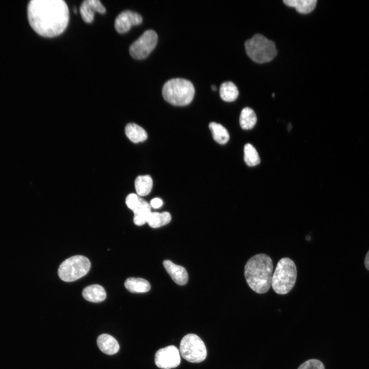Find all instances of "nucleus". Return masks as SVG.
<instances>
[{"label": "nucleus", "instance_id": "nucleus-1", "mask_svg": "<svg viewBox=\"0 0 369 369\" xmlns=\"http://www.w3.org/2000/svg\"><path fill=\"white\" fill-rule=\"evenodd\" d=\"M27 14L32 28L46 37L61 34L69 20L68 7L63 0H32L28 4Z\"/></svg>", "mask_w": 369, "mask_h": 369}, {"label": "nucleus", "instance_id": "nucleus-2", "mask_svg": "<svg viewBox=\"0 0 369 369\" xmlns=\"http://www.w3.org/2000/svg\"><path fill=\"white\" fill-rule=\"evenodd\" d=\"M273 264L271 257L265 254L254 255L244 267V276L250 288L258 294L266 293L272 284Z\"/></svg>", "mask_w": 369, "mask_h": 369}, {"label": "nucleus", "instance_id": "nucleus-3", "mask_svg": "<svg viewBox=\"0 0 369 369\" xmlns=\"http://www.w3.org/2000/svg\"><path fill=\"white\" fill-rule=\"evenodd\" d=\"M195 89L189 80L175 78L166 81L162 89L164 99L170 104L178 106L189 104L193 100Z\"/></svg>", "mask_w": 369, "mask_h": 369}, {"label": "nucleus", "instance_id": "nucleus-4", "mask_svg": "<svg viewBox=\"0 0 369 369\" xmlns=\"http://www.w3.org/2000/svg\"><path fill=\"white\" fill-rule=\"evenodd\" d=\"M296 278L297 269L295 263L289 258H283L277 263L271 285L275 293L280 295L286 294L294 287Z\"/></svg>", "mask_w": 369, "mask_h": 369}, {"label": "nucleus", "instance_id": "nucleus-5", "mask_svg": "<svg viewBox=\"0 0 369 369\" xmlns=\"http://www.w3.org/2000/svg\"><path fill=\"white\" fill-rule=\"evenodd\" d=\"M244 46L249 57L259 64L271 61L277 54L275 43L259 34H255L246 40Z\"/></svg>", "mask_w": 369, "mask_h": 369}, {"label": "nucleus", "instance_id": "nucleus-6", "mask_svg": "<svg viewBox=\"0 0 369 369\" xmlns=\"http://www.w3.org/2000/svg\"><path fill=\"white\" fill-rule=\"evenodd\" d=\"M90 267V261L87 257L76 255L67 258L61 263L58 274L62 280L72 282L86 275Z\"/></svg>", "mask_w": 369, "mask_h": 369}, {"label": "nucleus", "instance_id": "nucleus-7", "mask_svg": "<svg viewBox=\"0 0 369 369\" xmlns=\"http://www.w3.org/2000/svg\"><path fill=\"white\" fill-rule=\"evenodd\" d=\"M180 352L183 358L192 363L202 362L207 355L203 341L194 334H188L182 338Z\"/></svg>", "mask_w": 369, "mask_h": 369}, {"label": "nucleus", "instance_id": "nucleus-8", "mask_svg": "<svg viewBox=\"0 0 369 369\" xmlns=\"http://www.w3.org/2000/svg\"><path fill=\"white\" fill-rule=\"evenodd\" d=\"M157 39L158 36L154 30H146L130 46L131 56L137 59L145 58L155 47Z\"/></svg>", "mask_w": 369, "mask_h": 369}, {"label": "nucleus", "instance_id": "nucleus-9", "mask_svg": "<svg viewBox=\"0 0 369 369\" xmlns=\"http://www.w3.org/2000/svg\"><path fill=\"white\" fill-rule=\"evenodd\" d=\"M180 361L178 349L172 345L158 350L155 355V364L162 369L175 368L179 365Z\"/></svg>", "mask_w": 369, "mask_h": 369}, {"label": "nucleus", "instance_id": "nucleus-10", "mask_svg": "<svg viewBox=\"0 0 369 369\" xmlns=\"http://www.w3.org/2000/svg\"><path fill=\"white\" fill-rule=\"evenodd\" d=\"M142 17L138 13L129 10L119 13L115 18L114 27L118 33H125L129 31L133 26L140 24Z\"/></svg>", "mask_w": 369, "mask_h": 369}, {"label": "nucleus", "instance_id": "nucleus-11", "mask_svg": "<svg viewBox=\"0 0 369 369\" xmlns=\"http://www.w3.org/2000/svg\"><path fill=\"white\" fill-rule=\"evenodd\" d=\"M79 12L85 23H91L93 21L95 12L104 14L106 10L99 0H86L81 3Z\"/></svg>", "mask_w": 369, "mask_h": 369}, {"label": "nucleus", "instance_id": "nucleus-12", "mask_svg": "<svg viewBox=\"0 0 369 369\" xmlns=\"http://www.w3.org/2000/svg\"><path fill=\"white\" fill-rule=\"evenodd\" d=\"M163 265L173 281L179 285L185 284L188 280V274L184 268L174 264L169 260H165Z\"/></svg>", "mask_w": 369, "mask_h": 369}, {"label": "nucleus", "instance_id": "nucleus-13", "mask_svg": "<svg viewBox=\"0 0 369 369\" xmlns=\"http://www.w3.org/2000/svg\"><path fill=\"white\" fill-rule=\"evenodd\" d=\"M97 344L100 351L107 355H113L119 349V345L117 340L112 336L107 334H101L98 337Z\"/></svg>", "mask_w": 369, "mask_h": 369}, {"label": "nucleus", "instance_id": "nucleus-14", "mask_svg": "<svg viewBox=\"0 0 369 369\" xmlns=\"http://www.w3.org/2000/svg\"><path fill=\"white\" fill-rule=\"evenodd\" d=\"M82 295L86 300L95 303L101 302L106 298L104 288L97 284L86 287L83 291Z\"/></svg>", "mask_w": 369, "mask_h": 369}, {"label": "nucleus", "instance_id": "nucleus-15", "mask_svg": "<svg viewBox=\"0 0 369 369\" xmlns=\"http://www.w3.org/2000/svg\"><path fill=\"white\" fill-rule=\"evenodd\" d=\"M133 212L134 214L133 221L137 225H142L147 222L152 212L150 205L142 198H140L138 206Z\"/></svg>", "mask_w": 369, "mask_h": 369}, {"label": "nucleus", "instance_id": "nucleus-16", "mask_svg": "<svg viewBox=\"0 0 369 369\" xmlns=\"http://www.w3.org/2000/svg\"><path fill=\"white\" fill-rule=\"evenodd\" d=\"M127 137L133 142H142L147 138V133L140 126L134 124H127L125 129Z\"/></svg>", "mask_w": 369, "mask_h": 369}, {"label": "nucleus", "instance_id": "nucleus-17", "mask_svg": "<svg viewBox=\"0 0 369 369\" xmlns=\"http://www.w3.org/2000/svg\"><path fill=\"white\" fill-rule=\"evenodd\" d=\"M126 288L132 293H145L150 290L149 282L143 278L130 277L125 282Z\"/></svg>", "mask_w": 369, "mask_h": 369}, {"label": "nucleus", "instance_id": "nucleus-18", "mask_svg": "<svg viewBox=\"0 0 369 369\" xmlns=\"http://www.w3.org/2000/svg\"><path fill=\"white\" fill-rule=\"evenodd\" d=\"M283 2L288 6L295 8L298 12L306 14L314 9L317 0H284Z\"/></svg>", "mask_w": 369, "mask_h": 369}, {"label": "nucleus", "instance_id": "nucleus-19", "mask_svg": "<svg viewBox=\"0 0 369 369\" xmlns=\"http://www.w3.org/2000/svg\"><path fill=\"white\" fill-rule=\"evenodd\" d=\"M153 186V180L150 175H140L135 180V188L138 196H145L149 194Z\"/></svg>", "mask_w": 369, "mask_h": 369}, {"label": "nucleus", "instance_id": "nucleus-20", "mask_svg": "<svg viewBox=\"0 0 369 369\" xmlns=\"http://www.w3.org/2000/svg\"><path fill=\"white\" fill-rule=\"evenodd\" d=\"M221 98L224 101L231 102L238 97L239 92L236 86L232 81H225L221 84L219 89Z\"/></svg>", "mask_w": 369, "mask_h": 369}, {"label": "nucleus", "instance_id": "nucleus-21", "mask_svg": "<svg viewBox=\"0 0 369 369\" xmlns=\"http://www.w3.org/2000/svg\"><path fill=\"white\" fill-rule=\"evenodd\" d=\"M257 117L254 110L249 107L243 108L239 117L240 127L244 130L252 129L255 125Z\"/></svg>", "mask_w": 369, "mask_h": 369}, {"label": "nucleus", "instance_id": "nucleus-22", "mask_svg": "<svg viewBox=\"0 0 369 369\" xmlns=\"http://www.w3.org/2000/svg\"><path fill=\"white\" fill-rule=\"evenodd\" d=\"M209 129L214 139L220 144H226L229 139V134L227 130L221 125L212 122L209 124Z\"/></svg>", "mask_w": 369, "mask_h": 369}, {"label": "nucleus", "instance_id": "nucleus-23", "mask_svg": "<svg viewBox=\"0 0 369 369\" xmlns=\"http://www.w3.org/2000/svg\"><path fill=\"white\" fill-rule=\"evenodd\" d=\"M171 220V216L168 212H151L147 223L152 228H158L168 224Z\"/></svg>", "mask_w": 369, "mask_h": 369}, {"label": "nucleus", "instance_id": "nucleus-24", "mask_svg": "<svg viewBox=\"0 0 369 369\" xmlns=\"http://www.w3.org/2000/svg\"><path fill=\"white\" fill-rule=\"evenodd\" d=\"M244 160L246 164L250 167L255 166L260 162L257 151L250 144H247L244 146Z\"/></svg>", "mask_w": 369, "mask_h": 369}, {"label": "nucleus", "instance_id": "nucleus-25", "mask_svg": "<svg viewBox=\"0 0 369 369\" xmlns=\"http://www.w3.org/2000/svg\"><path fill=\"white\" fill-rule=\"evenodd\" d=\"M298 369H324V366L320 360L312 359L303 362Z\"/></svg>", "mask_w": 369, "mask_h": 369}, {"label": "nucleus", "instance_id": "nucleus-26", "mask_svg": "<svg viewBox=\"0 0 369 369\" xmlns=\"http://www.w3.org/2000/svg\"><path fill=\"white\" fill-rule=\"evenodd\" d=\"M140 198L138 195L135 193H131L127 196L126 203L130 209L134 211L138 206Z\"/></svg>", "mask_w": 369, "mask_h": 369}, {"label": "nucleus", "instance_id": "nucleus-27", "mask_svg": "<svg viewBox=\"0 0 369 369\" xmlns=\"http://www.w3.org/2000/svg\"><path fill=\"white\" fill-rule=\"evenodd\" d=\"M163 202L159 198H154L151 200L150 206L154 209H158L162 206Z\"/></svg>", "mask_w": 369, "mask_h": 369}, {"label": "nucleus", "instance_id": "nucleus-28", "mask_svg": "<svg viewBox=\"0 0 369 369\" xmlns=\"http://www.w3.org/2000/svg\"><path fill=\"white\" fill-rule=\"evenodd\" d=\"M364 264L366 268L369 270V251L367 252L364 260Z\"/></svg>", "mask_w": 369, "mask_h": 369}, {"label": "nucleus", "instance_id": "nucleus-29", "mask_svg": "<svg viewBox=\"0 0 369 369\" xmlns=\"http://www.w3.org/2000/svg\"><path fill=\"white\" fill-rule=\"evenodd\" d=\"M211 88L214 91H215L217 89L215 85H212Z\"/></svg>", "mask_w": 369, "mask_h": 369}, {"label": "nucleus", "instance_id": "nucleus-30", "mask_svg": "<svg viewBox=\"0 0 369 369\" xmlns=\"http://www.w3.org/2000/svg\"><path fill=\"white\" fill-rule=\"evenodd\" d=\"M273 95V97H274V93H273V95Z\"/></svg>", "mask_w": 369, "mask_h": 369}]
</instances>
